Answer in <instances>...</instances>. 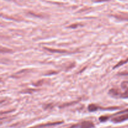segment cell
Segmentation results:
<instances>
[{
  "label": "cell",
  "instance_id": "cell-6",
  "mask_svg": "<svg viewBox=\"0 0 128 128\" xmlns=\"http://www.w3.org/2000/svg\"><path fill=\"white\" fill-rule=\"evenodd\" d=\"M110 94L114 97H116L118 95H120V92L118 89H112L110 90Z\"/></svg>",
  "mask_w": 128,
  "mask_h": 128
},
{
  "label": "cell",
  "instance_id": "cell-4",
  "mask_svg": "<svg viewBox=\"0 0 128 128\" xmlns=\"http://www.w3.org/2000/svg\"><path fill=\"white\" fill-rule=\"evenodd\" d=\"M47 51H50L51 53H71V52L67 51V50H60V49H53L51 48H48V47H43Z\"/></svg>",
  "mask_w": 128,
  "mask_h": 128
},
{
  "label": "cell",
  "instance_id": "cell-12",
  "mask_svg": "<svg viewBox=\"0 0 128 128\" xmlns=\"http://www.w3.org/2000/svg\"><path fill=\"white\" fill-rule=\"evenodd\" d=\"M78 26H80V25H79V24H76V25H71V26H70L69 27L72 28H77Z\"/></svg>",
  "mask_w": 128,
  "mask_h": 128
},
{
  "label": "cell",
  "instance_id": "cell-8",
  "mask_svg": "<svg viewBox=\"0 0 128 128\" xmlns=\"http://www.w3.org/2000/svg\"><path fill=\"white\" fill-rule=\"evenodd\" d=\"M127 62H128V58L127 59H126V60H121V61H120V62L118 63L117 65H116V66L114 67V68H116V67H120V66H121V65H124V64L126 63Z\"/></svg>",
  "mask_w": 128,
  "mask_h": 128
},
{
  "label": "cell",
  "instance_id": "cell-9",
  "mask_svg": "<svg viewBox=\"0 0 128 128\" xmlns=\"http://www.w3.org/2000/svg\"><path fill=\"white\" fill-rule=\"evenodd\" d=\"M120 97H121V98H128V88L126 89V90L124 92L122 93V94H121Z\"/></svg>",
  "mask_w": 128,
  "mask_h": 128
},
{
  "label": "cell",
  "instance_id": "cell-1",
  "mask_svg": "<svg viewBox=\"0 0 128 128\" xmlns=\"http://www.w3.org/2000/svg\"><path fill=\"white\" fill-rule=\"evenodd\" d=\"M116 115H119L118 116L114 117L112 119V121L115 123L122 122L128 119V113H116Z\"/></svg>",
  "mask_w": 128,
  "mask_h": 128
},
{
  "label": "cell",
  "instance_id": "cell-5",
  "mask_svg": "<svg viewBox=\"0 0 128 128\" xmlns=\"http://www.w3.org/2000/svg\"><path fill=\"white\" fill-rule=\"evenodd\" d=\"M94 127V125L91 121H84L80 124V128H93Z\"/></svg>",
  "mask_w": 128,
  "mask_h": 128
},
{
  "label": "cell",
  "instance_id": "cell-2",
  "mask_svg": "<svg viewBox=\"0 0 128 128\" xmlns=\"http://www.w3.org/2000/svg\"><path fill=\"white\" fill-rule=\"evenodd\" d=\"M113 16L116 18L118 19V20L128 21V13L121 12L120 13L113 15Z\"/></svg>",
  "mask_w": 128,
  "mask_h": 128
},
{
  "label": "cell",
  "instance_id": "cell-11",
  "mask_svg": "<svg viewBox=\"0 0 128 128\" xmlns=\"http://www.w3.org/2000/svg\"><path fill=\"white\" fill-rule=\"evenodd\" d=\"M128 84V82H123L122 83V85H121V86H122V88H126L127 87Z\"/></svg>",
  "mask_w": 128,
  "mask_h": 128
},
{
  "label": "cell",
  "instance_id": "cell-7",
  "mask_svg": "<svg viewBox=\"0 0 128 128\" xmlns=\"http://www.w3.org/2000/svg\"><path fill=\"white\" fill-rule=\"evenodd\" d=\"M98 106H97L96 105L94 104H91L90 105H89L88 106V110H90V112H94L96 111V110L98 109Z\"/></svg>",
  "mask_w": 128,
  "mask_h": 128
},
{
  "label": "cell",
  "instance_id": "cell-3",
  "mask_svg": "<svg viewBox=\"0 0 128 128\" xmlns=\"http://www.w3.org/2000/svg\"><path fill=\"white\" fill-rule=\"evenodd\" d=\"M62 123V122H49L46 123V124H40V125H38L36 126H34L31 128H43L45 127H48V126H52V125H58V124H61Z\"/></svg>",
  "mask_w": 128,
  "mask_h": 128
},
{
  "label": "cell",
  "instance_id": "cell-10",
  "mask_svg": "<svg viewBox=\"0 0 128 128\" xmlns=\"http://www.w3.org/2000/svg\"><path fill=\"white\" fill-rule=\"evenodd\" d=\"M108 119H109L108 116H101L100 117V120L101 122H104V121H106Z\"/></svg>",
  "mask_w": 128,
  "mask_h": 128
}]
</instances>
